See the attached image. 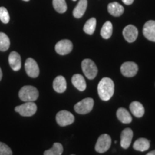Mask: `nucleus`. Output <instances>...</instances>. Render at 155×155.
Returning a JSON list of instances; mask_svg holds the SVG:
<instances>
[{"mask_svg": "<svg viewBox=\"0 0 155 155\" xmlns=\"http://www.w3.org/2000/svg\"><path fill=\"white\" fill-rule=\"evenodd\" d=\"M98 93L101 99L108 101L114 94V83L109 78H102L98 85Z\"/></svg>", "mask_w": 155, "mask_h": 155, "instance_id": "f257e3e1", "label": "nucleus"}, {"mask_svg": "<svg viewBox=\"0 0 155 155\" xmlns=\"http://www.w3.org/2000/svg\"><path fill=\"white\" fill-rule=\"evenodd\" d=\"M38 89L32 86H23L19 91V97L25 102H34L38 98Z\"/></svg>", "mask_w": 155, "mask_h": 155, "instance_id": "f03ea898", "label": "nucleus"}, {"mask_svg": "<svg viewBox=\"0 0 155 155\" xmlns=\"http://www.w3.org/2000/svg\"><path fill=\"white\" fill-rule=\"evenodd\" d=\"M81 68L83 72L87 78L93 80L94 79L98 73V68L96 64L91 59H85L81 63Z\"/></svg>", "mask_w": 155, "mask_h": 155, "instance_id": "7ed1b4c3", "label": "nucleus"}, {"mask_svg": "<svg viewBox=\"0 0 155 155\" xmlns=\"http://www.w3.org/2000/svg\"><path fill=\"white\" fill-rule=\"evenodd\" d=\"M94 105V101L91 98H86L77 103L74 106V109L79 114H86L92 111Z\"/></svg>", "mask_w": 155, "mask_h": 155, "instance_id": "20e7f679", "label": "nucleus"}, {"mask_svg": "<svg viewBox=\"0 0 155 155\" xmlns=\"http://www.w3.org/2000/svg\"><path fill=\"white\" fill-rule=\"evenodd\" d=\"M111 145V139L109 135L104 134L98 137L95 150L98 153H104L109 150Z\"/></svg>", "mask_w": 155, "mask_h": 155, "instance_id": "39448f33", "label": "nucleus"}, {"mask_svg": "<svg viewBox=\"0 0 155 155\" xmlns=\"http://www.w3.org/2000/svg\"><path fill=\"white\" fill-rule=\"evenodd\" d=\"M37 105L34 102H25V104L16 106L15 111L22 116H32L37 111Z\"/></svg>", "mask_w": 155, "mask_h": 155, "instance_id": "423d86ee", "label": "nucleus"}, {"mask_svg": "<svg viewBox=\"0 0 155 155\" xmlns=\"http://www.w3.org/2000/svg\"><path fill=\"white\" fill-rule=\"evenodd\" d=\"M75 117L71 112L63 110L59 111L56 115V121L61 127H66L74 122Z\"/></svg>", "mask_w": 155, "mask_h": 155, "instance_id": "0eeeda50", "label": "nucleus"}, {"mask_svg": "<svg viewBox=\"0 0 155 155\" xmlns=\"http://www.w3.org/2000/svg\"><path fill=\"white\" fill-rule=\"evenodd\" d=\"M25 68L27 74L31 78H37L40 74V68L38 63L32 58H29L26 60Z\"/></svg>", "mask_w": 155, "mask_h": 155, "instance_id": "6e6552de", "label": "nucleus"}, {"mask_svg": "<svg viewBox=\"0 0 155 155\" xmlns=\"http://www.w3.org/2000/svg\"><path fill=\"white\" fill-rule=\"evenodd\" d=\"M138 65L134 62H126L121 66V74L125 77L131 78L137 75L138 72Z\"/></svg>", "mask_w": 155, "mask_h": 155, "instance_id": "1a4fd4ad", "label": "nucleus"}, {"mask_svg": "<svg viewBox=\"0 0 155 155\" xmlns=\"http://www.w3.org/2000/svg\"><path fill=\"white\" fill-rule=\"evenodd\" d=\"M73 50V43L68 40H62L55 45L56 53L61 55H65Z\"/></svg>", "mask_w": 155, "mask_h": 155, "instance_id": "9d476101", "label": "nucleus"}, {"mask_svg": "<svg viewBox=\"0 0 155 155\" xmlns=\"http://www.w3.org/2000/svg\"><path fill=\"white\" fill-rule=\"evenodd\" d=\"M143 34L147 40L155 42V21L147 22L143 28Z\"/></svg>", "mask_w": 155, "mask_h": 155, "instance_id": "9b49d317", "label": "nucleus"}, {"mask_svg": "<svg viewBox=\"0 0 155 155\" xmlns=\"http://www.w3.org/2000/svg\"><path fill=\"white\" fill-rule=\"evenodd\" d=\"M123 35L128 42H133L138 37V30L132 25H129L124 29Z\"/></svg>", "mask_w": 155, "mask_h": 155, "instance_id": "f8f14e48", "label": "nucleus"}, {"mask_svg": "<svg viewBox=\"0 0 155 155\" xmlns=\"http://www.w3.org/2000/svg\"><path fill=\"white\" fill-rule=\"evenodd\" d=\"M133 138V131L130 128L124 129L121 134V146L123 149L127 150L131 145Z\"/></svg>", "mask_w": 155, "mask_h": 155, "instance_id": "ddd939ff", "label": "nucleus"}, {"mask_svg": "<svg viewBox=\"0 0 155 155\" xmlns=\"http://www.w3.org/2000/svg\"><path fill=\"white\" fill-rule=\"evenodd\" d=\"M9 63L12 69L15 71H18L20 70L22 66L21 57L19 53L13 51L9 55Z\"/></svg>", "mask_w": 155, "mask_h": 155, "instance_id": "4468645a", "label": "nucleus"}, {"mask_svg": "<svg viewBox=\"0 0 155 155\" xmlns=\"http://www.w3.org/2000/svg\"><path fill=\"white\" fill-rule=\"evenodd\" d=\"M54 90L57 93L59 94H62V93L65 92L67 88V83L66 80L63 76L62 75H59L57 76L53 81V84Z\"/></svg>", "mask_w": 155, "mask_h": 155, "instance_id": "2eb2a0df", "label": "nucleus"}, {"mask_svg": "<svg viewBox=\"0 0 155 155\" xmlns=\"http://www.w3.org/2000/svg\"><path fill=\"white\" fill-rule=\"evenodd\" d=\"M131 114L137 118H141L144 114V108L139 101H133L129 106Z\"/></svg>", "mask_w": 155, "mask_h": 155, "instance_id": "dca6fc26", "label": "nucleus"}, {"mask_svg": "<svg viewBox=\"0 0 155 155\" xmlns=\"http://www.w3.org/2000/svg\"><path fill=\"white\" fill-rule=\"evenodd\" d=\"M116 116L118 119L123 124H130L132 121V117L131 114L124 108H119L117 110Z\"/></svg>", "mask_w": 155, "mask_h": 155, "instance_id": "f3484780", "label": "nucleus"}, {"mask_svg": "<svg viewBox=\"0 0 155 155\" xmlns=\"http://www.w3.org/2000/svg\"><path fill=\"white\" fill-rule=\"evenodd\" d=\"M72 83L75 88L80 91H83L86 88V83L84 78L80 74H75L72 77Z\"/></svg>", "mask_w": 155, "mask_h": 155, "instance_id": "a211bd4d", "label": "nucleus"}, {"mask_svg": "<svg viewBox=\"0 0 155 155\" xmlns=\"http://www.w3.org/2000/svg\"><path fill=\"white\" fill-rule=\"evenodd\" d=\"M150 147V142L148 139L145 138H139L135 141L134 143L133 148L135 150L139 151V152H144L148 150Z\"/></svg>", "mask_w": 155, "mask_h": 155, "instance_id": "6ab92c4d", "label": "nucleus"}, {"mask_svg": "<svg viewBox=\"0 0 155 155\" xmlns=\"http://www.w3.org/2000/svg\"><path fill=\"white\" fill-rule=\"evenodd\" d=\"M87 5H88L87 0H80L76 7H75L74 10H73V16L75 18H81V17H82L86 10Z\"/></svg>", "mask_w": 155, "mask_h": 155, "instance_id": "aec40b11", "label": "nucleus"}, {"mask_svg": "<svg viewBox=\"0 0 155 155\" xmlns=\"http://www.w3.org/2000/svg\"><path fill=\"white\" fill-rule=\"evenodd\" d=\"M108 11L114 17H120L124 13V9L118 2H112L108 5Z\"/></svg>", "mask_w": 155, "mask_h": 155, "instance_id": "412c9836", "label": "nucleus"}, {"mask_svg": "<svg viewBox=\"0 0 155 155\" xmlns=\"http://www.w3.org/2000/svg\"><path fill=\"white\" fill-rule=\"evenodd\" d=\"M113 32V26L112 23L109 21H107L103 25L101 30V35L103 38L108 39L111 38Z\"/></svg>", "mask_w": 155, "mask_h": 155, "instance_id": "4be33fe9", "label": "nucleus"}, {"mask_svg": "<svg viewBox=\"0 0 155 155\" xmlns=\"http://www.w3.org/2000/svg\"><path fill=\"white\" fill-rule=\"evenodd\" d=\"M63 152V147L60 143H55L50 150L45 151L44 155H61Z\"/></svg>", "mask_w": 155, "mask_h": 155, "instance_id": "5701e85b", "label": "nucleus"}, {"mask_svg": "<svg viewBox=\"0 0 155 155\" xmlns=\"http://www.w3.org/2000/svg\"><path fill=\"white\" fill-rule=\"evenodd\" d=\"M96 19L94 18H91L88 19V21L86 22L84 27H83V30L86 32V34L88 35H92L94 34L95 32V30H96Z\"/></svg>", "mask_w": 155, "mask_h": 155, "instance_id": "b1692460", "label": "nucleus"}, {"mask_svg": "<svg viewBox=\"0 0 155 155\" xmlns=\"http://www.w3.org/2000/svg\"><path fill=\"white\" fill-rule=\"evenodd\" d=\"M10 46V40L5 33L0 32V51H7Z\"/></svg>", "mask_w": 155, "mask_h": 155, "instance_id": "393cba45", "label": "nucleus"}, {"mask_svg": "<svg viewBox=\"0 0 155 155\" xmlns=\"http://www.w3.org/2000/svg\"><path fill=\"white\" fill-rule=\"evenodd\" d=\"M54 8L58 13H64L67 10V5L65 0H53Z\"/></svg>", "mask_w": 155, "mask_h": 155, "instance_id": "a878e982", "label": "nucleus"}, {"mask_svg": "<svg viewBox=\"0 0 155 155\" xmlns=\"http://www.w3.org/2000/svg\"><path fill=\"white\" fill-rule=\"evenodd\" d=\"M9 19L10 17L7 9L4 7H0V20L5 24H7L9 22Z\"/></svg>", "mask_w": 155, "mask_h": 155, "instance_id": "bb28decb", "label": "nucleus"}, {"mask_svg": "<svg viewBox=\"0 0 155 155\" xmlns=\"http://www.w3.org/2000/svg\"><path fill=\"white\" fill-rule=\"evenodd\" d=\"M0 155H12V152L9 147L2 142H0Z\"/></svg>", "mask_w": 155, "mask_h": 155, "instance_id": "cd10ccee", "label": "nucleus"}, {"mask_svg": "<svg viewBox=\"0 0 155 155\" xmlns=\"http://www.w3.org/2000/svg\"><path fill=\"white\" fill-rule=\"evenodd\" d=\"M124 3L127 5H130L134 2V0H122Z\"/></svg>", "mask_w": 155, "mask_h": 155, "instance_id": "c85d7f7f", "label": "nucleus"}, {"mask_svg": "<svg viewBox=\"0 0 155 155\" xmlns=\"http://www.w3.org/2000/svg\"><path fill=\"white\" fill-rule=\"evenodd\" d=\"M147 155H155V150H153L152 152H149Z\"/></svg>", "mask_w": 155, "mask_h": 155, "instance_id": "c756f323", "label": "nucleus"}, {"mask_svg": "<svg viewBox=\"0 0 155 155\" xmlns=\"http://www.w3.org/2000/svg\"><path fill=\"white\" fill-rule=\"evenodd\" d=\"M2 71L1 68H0V81L2 80Z\"/></svg>", "mask_w": 155, "mask_h": 155, "instance_id": "7c9ffc66", "label": "nucleus"}, {"mask_svg": "<svg viewBox=\"0 0 155 155\" xmlns=\"http://www.w3.org/2000/svg\"><path fill=\"white\" fill-rule=\"evenodd\" d=\"M23 1H25V2H28V1H30V0H23Z\"/></svg>", "mask_w": 155, "mask_h": 155, "instance_id": "2f4dec72", "label": "nucleus"}, {"mask_svg": "<svg viewBox=\"0 0 155 155\" xmlns=\"http://www.w3.org/2000/svg\"><path fill=\"white\" fill-rule=\"evenodd\" d=\"M73 1H75V0H73Z\"/></svg>", "mask_w": 155, "mask_h": 155, "instance_id": "473e14b6", "label": "nucleus"}, {"mask_svg": "<svg viewBox=\"0 0 155 155\" xmlns=\"http://www.w3.org/2000/svg\"></svg>", "mask_w": 155, "mask_h": 155, "instance_id": "72a5a7b5", "label": "nucleus"}]
</instances>
